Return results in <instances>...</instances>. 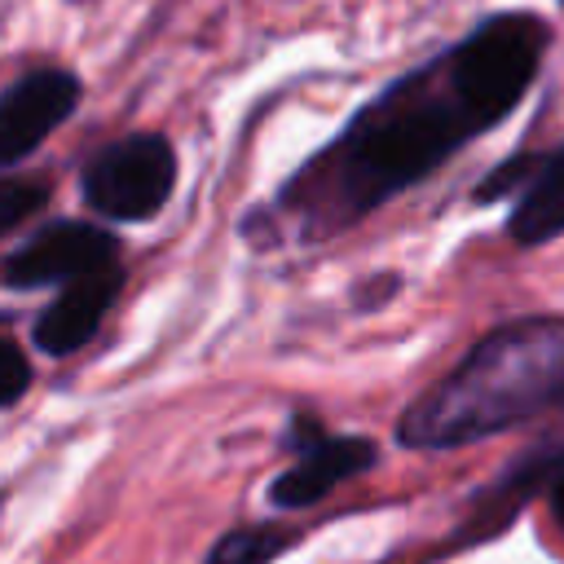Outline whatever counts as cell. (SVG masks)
<instances>
[{
	"label": "cell",
	"mask_w": 564,
	"mask_h": 564,
	"mask_svg": "<svg viewBox=\"0 0 564 564\" xmlns=\"http://www.w3.org/2000/svg\"><path fill=\"white\" fill-rule=\"evenodd\" d=\"M546 48L551 26L529 9L480 18L458 44L383 84L352 110V119L242 220V234L260 247H278L326 242L361 225L498 128L524 101Z\"/></svg>",
	"instance_id": "cell-1"
},
{
	"label": "cell",
	"mask_w": 564,
	"mask_h": 564,
	"mask_svg": "<svg viewBox=\"0 0 564 564\" xmlns=\"http://www.w3.org/2000/svg\"><path fill=\"white\" fill-rule=\"evenodd\" d=\"M564 405V313L511 317L480 335L463 361L397 419V445L445 454Z\"/></svg>",
	"instance_id": "cell-2"
},
{
	"label": "cell",
	"mask_w": 564,
	"mask_h": 564,
	"mask_svg": "<svg viewBox=\"0 0 564 564\" xmlns=\"http://www.w3.org/2000/svg\"><path fill=\"white\" fill-rule=\"evenodd\" d=\"M176 189V150L163 132H128L101 145L79 176L88 212L115 225L154 220Z\"/></svg>",
	"instance_id": "cell-3"
},
{
	"label": "cell",
	"mask_w": 564,
	"mask_h": 564,
	"mask_svg": "<svg viewBox=\"0 0 564 564\" xmlns=\"http://www.w3.org/2000/svg\"><path fill=\"white\" fill-rule=\"evenodd\" d=\"M286 445H291L295 463L269 480V502L278 511H304V507L330 498L344 480L366 476L379 463V441L375 436H361V432L335 436L313 414L291 419Z\"/></svg>",
	"instance_id": "cell-4"
},
{
	"label": "cell",
	"mask_w": 564,
	"mask_h": 564,
	"mask_svg": "<svg viewBox=\"0 0 564 564\" xmlns=\"http://www.w3.org/2000/svg\"><path fill=\"white\" fill-rule=\"evenodd\" d=\"M119 260L115 229L97 220H48L31 238H22L13 251L0 256V286L4 291H35V286H62L79 273H93L101 264Z\"/></svg>",
	"instance_id": "cell-5"
},
{
	"label": "cell",
	"mask_w": 564,
	"mask_h": 564,
	"mask_svg": "<svg viewBox=\"0 0 564 564\" xmlns=\"http://www.w3.org/2000/svg\"><path fill=\"white\" fill-rule=\"evenodd\" d=\"M555 476H564V423L551 427V432H542V436H538L529 449H520L489 485H480V489L471 494L467 511L458 516V524H454V533H449V546L467 551V546H476V542L498 538V533L529 507V498H538V494L551 489Z\"/></svg>",
	"instance_id": "cell-6"
},
{
	"label": "cell",
	"mask_w": 564,
	"mask_h": 564,
	"mask_svg": "<svg viewBox=\"0 0 564 564\" xmlns=\"http://www.w3.org/2000/svg\"><path fill=\"white\" fill-rule=\"evenodd\" d=\"M84 84L66 66H40L0 93V172L31 159L75 110Z\"/></svg>",
	"instance_id": "cell-7"
},
{
	"label": "cell",
	"mask_w": 564,
	"mask_h": 564,
	"mask_svg": "<svg viewBox=\"0 0 564 564\" xmlns=\"http://www.w3.org/2000/svg\"><path fill=\"white\" fill-rule=\"evenodd\" d=\"M119 291H123V260L101 264L93 273H79L70 282H62L57 295L35 313L31 344L44 357H70V352H79L101 330V322L115 308Z\"/></svg>",
	"instance_id": "cell-8"
},
{
	"label": "cell",
	"mask_w": 564,
	"mask_h": 564,
	"mask_svg": "<svg viewBox=\"0 0 564 564\" xmlns=\"http://www.w3.org/2000/svg\"><path fill=\"white\" fill-rule=\"evenodd\" d=\"M560 234H564V141L529 159V176L516 189V207L507 216V238L516 247H546Z\"/></svg>",
	"instance_id": "cell-9"
},
{
	"label": "cell",
	"mask_w": 564,
	"mask_h": 564,
	"mask_svg": "<svg viewBox=\"0 0 564 564\" xmlns=\"http://www.w3.org/2000/svg\"><path fill=\"white\" fill-rule=\"evenodd\" d=\"M300 542H304V529L295 524H238L212 542L203 564H273Z\"/></svg>",
	"instance_id": "cell-10"
},
{
	"label": "cell",
	"mask_w": 564,
	"mask_h": 564,
	"mask_svg": "<svg viewBox=\"0 0 564 564\" xmlns=\"http://www.w3.org/2000/svg\"><path fill=\"white\" fill-rule=\"evenodd\" d=\"M53 198V185L44 176H4L0 172V238L40 216Z\"/></svg>",
	"instance_id": "cell-11"
},
{
	"label": "cell",
	"mask_w": 564,
	"mask_h": 564,
	"mask_svg": "<svg viewBox=\"0 0 564 564\" xmlns=\"http://www.w3.org/2000/svg\"><path fill=\"white\" fill-rule=\"evenodd\" d=\"M35 383V366H31V352L0 330V410L18 405Z\"/></svg>",
	"instance_id": "cell-12"
},
{
	"label": "cell",
	"mask_w": 564,
	"mask_h": 564,
	"mask_svg": "<svg viewBox=\"0 0 564 564\" xmlns=\"http://www.w3.org/2000/svg\"><path fill=\"white\" fill-rule=\"evenodd\" d=\"M546 507H551L555 529L564 533V476H555V480H551V489H546Z\"/></svg>",
	"instance_id": "cell-13"
},
{
	"label": "cell",
	"mask_w": 564,
	"mask_h": 564,
	"mask_svg": "<svg viewBox=\"0 0 564 564\" xmlns=\"http://www.w3.org/2000/svg\"><path fill=\"white\" fill-rule=\"evenodd\" d=\"M560 4H564V0H560Z\"/></svg>",
	"instance_id": "cell-14"
}]
</instances>
